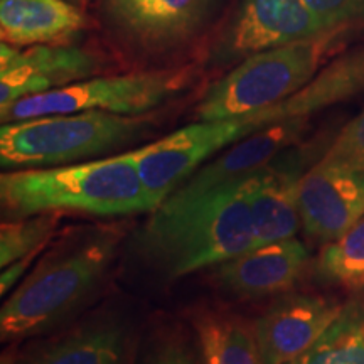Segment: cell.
<instances>
[{
    "label": "cell",
    "instance_id": "cell-1",
    "mask_svg": "<svg viewBox=\"0 0 364 364\" xmlns=\"http://www.w3.org/2000/svg\"><path fill=\"white\" fill-rule=\"evenodd\" d=\"M257 247L250 177L188 201L166 199L140 235V250L171 279L221 265Z\"/></svg>",
    "mask_w": 364,
    "mask_h": 364
},
{
    "label": "cell",
    "instance_id": "cell-2",
    "mask_svg": "<svg viewBox=\"0 0 364 364\" xmlns=\"http://www.w3.org/2000/svg\"><path fill=\"white\" fill-rule=\"evenodd\" d=\"M0 203L9 220L65 211L129 216L157 208L140 177L135 150L66 166L9 171L0 177Z\"/></svg>",
    "mask_w": 364,
    "mask_h": 364
},
{
    "label": "cell",
    "instance_id": "cell-3",
    "mask_svg": "<svg viewBox=\"0 0 364 364\" xmlns=\"http://www.w3.org/2000/svg\"><path fill=\"white\" fill-rule=\"evenodd\" d=\"M117 231H100L46 257L0 311L4 341L43 334L88 300L115 258Z\"/></svg>",
    "mask_w": 364,
    "mask_h": 364
},
{
    "label": "cell",
    "instance_id": "cell-4",
    "mask_svg": "<svg viewBox=\"0 0 364 364\" xmlns=\"http://www.w3.org/2000/svg\"><path fill=\"white\" fill-rule=\"evenodd\" d=\"M346 31L255 53L209 86L196 108L199 122L250 115L290 98L316 78Z\"/></svg>",
    "mask_w": 364,
    "mask_h": 364
},
{
    "label": "cell",
    "instance_id": "cell-5",
    "mask_svg": "<svg viewBox=\"0 0 364 364\" xmlns=\"http://www.w3.org/2000/svg\"><path fill=\"white\" fill-rule=\"evenodd\" d=\"M139 117L78 112L7 122L0 129L4 169H34L93 161L125 147L144 130Z\"/></svg>",
    "mask_w": 364,
    "mask_h": 364
},
{
    "label": "cell",
    "instance_id": "cell-6",
    "mask_svg": "<svg viewBox=\"0 0 364 364\" xmlns=\"http://www.w3.org/2000/svg\"><path fill=\"white\" fill-rule=\"evenodd\" d=\"M189 83V70H161L88 78L22 98L0 108L2 124L58 113L107 112L140 117L156 110Z\"/></svg>",
    "mask_w": 364,
    "mask_h": 364
},
{
    "label": "cell",
    "instance_id": "cell-7",
    "mask_svg": "<svg viewBox=\"0 0 364 364\" xmlns=\"http://www.w3.org/2000/svg\"><path fill=\"white\" fill-rule=\"evenodd\" d=\"M327 33L306 0H241L213 56L225 65Z\"/></svg>",
    "mask_w": 364,
    "mask_h": 364
},
{
    "label": "cell",
    "instance_id": "cell-8",
    "mask_svg": "<svg viewBox=\"0 0 364 364\" xmlns=\"http://www.w3.org/2000/svg\"><path fill=\"white\" fill-rule=\"evenodd\" d=\"M93 53L75 46L38 44L22 49L0 44V108L22 98L65 88L98 71Z\"/></svg>",
    "mask_w": 364,
    "mask_h": 364
},
{
    "label": "cell",
    "instance_id": "cell-9",
    "mask_svg": "<svg viewBox=\"0 0 364 364\" xmlns=\"http://www.w3.org/2000/svg\"><path fill=\"white\" fill-rule=\"evenodd\" d=\"M300 223L312 240L331 243L364 216V171L321 159L304 172Z\"/></svg>",
    "mask_w": 364,
    "mask_h": 364
},
{
    "label": "cell",
    "instance_id": "cell-10",
    "mask_svg": "<svg viewBox=\"0 0 364 364\" xmlns=\"http://www.w3.org/2000/svg\"><path fill=\"white\" fill-rule=\"evenodd\" d=\"M344 304L312 294H289L255 321L263 364H289L306 353L343 312Z\"/></svg>",
    "mask_w": 364,
    "mask_h": 364
},
{
    "label": "cell",
    "instance_id": "cell-11",
    "mask_svg": "<svg viewBox=\"0 0 364 364\" xmlns=\"http://www.w3.org/2000/svg\"><path fill=\"white\" fill-rule=\"evenodd\" d=\"M307 122L309 118H292L245 136L221 150L220 156L203 164V167L182 182L167 199L188 201L223 186L247 179L297 142L307 129Z\"/></svg>",
    "mask_w": 364,
    "mask_h": 364
},
{
    "label": "cell",
    "instance_id": "cell-12",
    "mask_svg": "<svg viewBox=\"0 0 364 364\" xmlns=\"http://www.w3.org/2000/svg\"><path fill=\"white\" fill-rule=\"evenodd\" d=\"M213 0H105L117 33L140 49L157 51L191 38L206 19Z\"/></svg>",
    "mask_w": 364,
    "mask_h": 364
},
{
    "label": "cell",
    "instance_id": "cell-13",
    "mask_svg": "<svg viewBox=\"0 0 364 364\" xmlns=\"http://www.w3.org/2000/svg\"><path fill=\"white\" fill-rule=\"evenodd\" d=\"M309 262L302 241L287 238L260 245L218 265L220 287L240 297H265L292 289Z\"/></svg>",
    "mask_w": 364,
    "mask_h": 364
},
{
    "label": "cell",
    "instance_id": "cell-14",
    "mask_svg": "<svg viewBox=\"0 0 364 364\" xmlns=\"http://www.w3.org/2000/svg\"><path fill=\"white\" fill-rule=\"evenodd\" d=\"M302 167L297 156L280 154L250 176V206L257 247L294 238L302 225L299 209Z\"/></svg>",
    "mask_w": 364,
    "mask_h": 364
},
{
    "label": "cell",
    "instance_id": "cell-15",
    "mask_svg": "<svg viewBox=\"0 0 364 364\" xmlns=\"http://www.w3.org/2000/svg\"><path fill=\"white\" fill-rule=\"evenodd\" d=\"M83 26V12L70 0H0V38L17 48L58 44Z\"/></svg>",
    "mask_w": 364,
    "mask_h": 364
},
{
    "label": "cell",
    "instance_id": "cell-16",
    "mask_svg": "<svg viewBox=\"0 0 364 364\" xmlns=\"http://www.w3.org/2000/svg\"><path fill=\"white\" fill-rule=\"evenodd\" d=\"M203 364H263L253 327L243 318L209 311L196 318Z\"/></svg>",
    "mask_w": 364,
    "mask_h": 364
},
{
    "label": "cell",
    "instance_id": "cell-17",
    "mask_svg": "<svg viewBox=\"0 0 364 364\" xmlns=\"http://www.w3.org/2000/svg\"><path fill=\"white\" fill-rule=\"evenodd\" d=\"M289 364H364V294L348 300L334 324Z\"/></svg>",
    "mask_w": 364,
    "mask_h": 364
},
{
    "label": "cell",
    "instance_id": "cell-18",
    "mask_svg": "<svg viewBox=\"0 0 364 364\" xmlns=\"http://www.w3.org/2000/svg\"><path fill=\"white\" fill-rule=\"evenodd\" d=\"M124 338L115 326H95L41 349L26 364H118Z\"/></svg>",
    "mask_w": 364,
    "mask_h": 364
},
{
    "label": "cell",
    "instance_id": "cell-19",
    "mask_svg": "<svg viewBox=\"0 0 364 364\" xmlns=\"http://www.w3.org/2000/svg\"><path fill=\"white\" fill-rule=\"evenodd\" d=\"M321 279L349 289H364V216L318 255Z\"/></svg>",
    "mask_w": 364,
    "mask_h": 364
},
{
    "label": "cell",
    "instance_id": "cell-20",
    "mask_svg": "<svg viewBox=\"0 0 364 364\" xmlns=\"http://www.w3.org/2000/svg\"><path fill=\"white\" fill-rule=\"evenodd\" d=\"M58 220V213H43V215L4 221L0 228V265L2 268L43 248L49 236L56 230Z\"/></svg>",
    "mask_w": 364,
    "mask_h": 364
},
{
    "label": "cell",
    "instance_id": "cell-21",
    "mask_svg": "<svg viewBox=\"0 0 364 364\" xmlns=\"http://www.w3.org/2000/svg\"><path fill=\"white\" fill-rule=\"evenodd\" d=\"M322 159L364 171V110L344 125Z\"/></svg>",
    "mask_w": 364,
    "mask_h": 364
},
{
    "label": "cell",
    "instance_id": "cell-22",
    "mask_svg": "<svg viewBox=\"0 0 364 364\" xmlns=\"http://www.w3.org/2000/svg\"><path fill=\"white\" fill-rule=\"evenodd\" d=\"M314 16L327 31H346L364 26V0H306Z\"/></svg>",
    "mask_w": 364,
    "mask_h": 364
},
{
    "label": "cell",
    "instance_id": "cell-23",
    "mask_svg": "<svg viewBox=\"0 0 364 364\" xmlns=\"http://www.w3.org/2000/svg\"><path fill=\"white\" fill-rule=\"evenodd\" d=\"M144 364H203L201 356H196L193 349L181 339L169 338L159 343Z\"/></svg>",
    "mask_w": 364,
    "mask_h": 364
},
{
    "label": "cell",
    "instance_id": "cell-24",
    "mask_svg": "<svg viewBox=\"0 0 364 364\" xmlns=\"http://www.w3.org/2000/svg\"><path fill=\"white\" fill-rule=\"evenodd\" d=\"M38 253H39V250H38V252L27 255V257L22 258V260L14 262L9 267L4 268L2 275H0V294L6 295L9 290H11L12 287L21 280V277L24 275L26 270L29 268L31 263H33L34 258L38 257Z\"/></svg>",
    "mask_w": 364,
    "mask_h": 364
},
{
    "label": "cell",
    "instance_id": "cell-25",
    "mask_svg": "<svg viewBox=\"0 0 364 364\" xmlns=\"http://www.w3.org/2000/svg\"><path fill=\"white\" fill-rule=\"evenodd\" d=\"M2 364H16V361H14V356L12 354H4L2 356Z\"/></svg>",
    "mask_w": 364,
    "mask_h": 364
},
{
    "label": "cell",
    "instance_id": "cell-26",
    "mask_svg": "<svg viewBox=\"0 0 364 364\" xmlns=\"http://www.w3.org/2000/svg\"><path fill=\"white\" fill-rule=\"evenodd\" d=\"M71 4H75V6H78V7H83V6H86V4H88V0H70Z\"/></svg>",
    "mask_w": 364,
    "mask_h": 364
}]
</instances>
